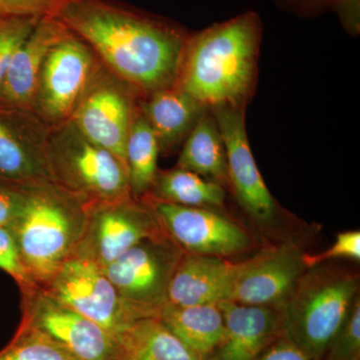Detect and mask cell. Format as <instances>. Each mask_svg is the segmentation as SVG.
Instances as JSON below:
<instances>
[{
  "instance_id": "1",
  "label": "cell",
  "mask_w": 360,
  "mask_h": 360,
  "mask_svg": "<svg viewBox=\"0 0 360 360\" xmlns=\"http://www.w3.org/2000/svg\"><path fill=\"white\" fill-rule=\"evenodd\" d=\"M56 18L139 97L176 82L189 35L174 23L116 0H73Z\"/></svg>"
},
{
  "instance_id": "2",
  "label": "cell",
  "mask_w": 360,
  "mask_h": 360,
  "mask_svg": "<svg viewBox=\"0 0 360 360\" xmlns=\"http://www.w3.org/2000/svg\"><path fill=\"white\" fill-rule=\"evenodd\" d=\"M260 37L255 11L189 35L175 86L205 108H243L255 82Z\"/></svg>"
},
{
  "instance_id": "3",
  "label": "cell",
  "mask_w": 360,
  "mask_h": 360,
  "mask_svg": "<svg viewBox=\"0 0 360 360\" xmlns=\"http://www.w3.org/2000/svg\"><path fill=\"white\" fill-rule=\"evenodd\" d=\"M20 186L22 207L11 231L30 278L44 288L75 255L86 226L89 202L51 179Z\"/></svg>"
},
{
  "instance_id": "4",
  "label": "cell",
  "mask_w": 360,
  "mask_h": 360,
  "mask_svg": "<svg viewBox=\"0 0 360 360\" xmlns=\"http://www.w3.org/2000/svg\"><path fill=\"white\" fill-rule=\"evenodd\" d=\"M357 296L356 274L331 265L307 269L284 305V333L310 359H323Z\"/></svg>"
},
{
  "instance_id": "5",
  "label": "cell",
  "mask_w": 360,
  "mask_h": 360,
  "mask_svg": "<svg viewBox=\"0 0 360 360\" xmlns=\"http://www.w3.org/2000/svg\"><path fill=\"white\" fill-rule=\"evenodd\" d=\"M45 160L49 179L87 202L131 195L125 163L70 120L49 127Z\"/></svg>"
},
{
  "instance_id": "6",
  "label": "cell",
  "mask_w": 360,
  "mask_h": 360,
  "mask_svg": "<svg viewBox=\"0 0 360 360\" xmlns=\"http://www.w3.org/2000/svg\"><path fill=\"white\" fill-rule=\"evenodd\" d=\"M184 251L167 234L144 239L103 267L118 295L137 319L158 317Z\"/></svg>"
},
{
  "instance_id": "7",
  "label": "cell",
  "mask_w": 360,
  "mask_h": 360,
  "mask_svg": "<svg viewBox=\"0 0 360 360\" xmlns=\"http://www.w3.org/2000/svg\"><path fill=\"white\" fill-rule=\"evenodd\" d=\"M99 65L91 47L68 32L45 58L32 112L49 127L68 122Z\"/></svg>"
},
{
  "instance_id": "8",
  "label": "cell",
  "mask_w": 360,
  "mask_h": 360,
  "mask_svg": "<svg viewBox=\"0 0 360 360\" xmlns=\"http://www.w3.org/2000/svg\"><path fill=\"white\" fill-rule=\"evenodd\" d=\"M165 234L149 206L132 195L89 202L86 226L73 257L104 267L144 239Z\"/></svg>"
},
{
  "instance_id": "9",
  "label": "cell",
  "mask_w": 360,
  "mask_h": 360,
  "mask_svg": "<svg viewBox=\"0 0 360 360\" xmlns=\"http://www.w3.org/2000/svg\"><path fill=\"white\" fill-rule=\"evenodd\" d=\"M21 292V322L37 328L78 360H117L120 342L96 322L41 286Z\"/></svg>"
},
{
  "instance_id": "10",
  "label": "cell",
  "mask_w": 360,
  "mask_h": 360,
  "mask_svg": "<svg viewBox=\"0 0 360 360\" xmlns=\"http://www.w3.org/2000/svg\"><path fill=\"white\" fill-rule=\"evenodd\" d=\"M141 200L155 213L165 233L184 252L229 258L252 248L250 232L214 208L174 205L148 195Z\"/></svg>"
},
{
  "instance_id": "11",
  "label": "cell",
  "mask_w": 360,
  "mask_h": 360,
  "mask_svg": "<svg viewBox=\"0 0 360 360\" xmlns=\"http://www.w3.org/2000/svg\"><path fill=\"white\" fill-rule=\"evenodd\" d=\"M137 97L129 84L101 63L70 122L90 141L125 163V146Z\"/></svg>"
},
{
  "instance_id": "12",
  "label": "cell",
  "mask_w": 360,
  "mask_h": 360,
  "mask_svg": "<svg viewBox=\"0 0 360 360\" xmlns=\"http://www.w3.org/2000/svg\"><path fill=\"white\" fill-rule=\"evenodd\" d=\"M44 288L117 340L139 321L122 302L103 267L84 258L66 260Z\"/></svg>"
},
{
  "instance_id": "13",
  "label": "cell",
  "mask_w": 360,
  "mask_h": 360,
  "mask_svg": "<svg viewBox=\"0 0 360 360\" xmlns=\"http://www.w3.org/2000/svg\"><path fill=\"white\" fill-rule=\"evenodd\" d=\"M212 110L226 153L229 184L239 205L260 229L276 231L281 219L278 205L251 153L243 108Z\"/></svg>"
},
{
  "instance_id": "14",
  "label": "cell",
  "mask_w": 360,
  "mask_h": 360,
  "mask_svg": "<svg viewBox=\"0 0 360 360\" xmlns=\"http://www.w3.org/2000/svg\"><path fill=\"white\" fill-rule=\"evenodd\" d=\"M304 255L291 239L245 259L227 302L283 310L307 270Z\"/></svg>"
},
{
  "instance_id": "15",
  "label": "cell",
  "mask_w": 360,
  "mask_h": 360,
  "mask_svg": "<svg viewBox=\"0 0 360 360\" xmlns=\"http://www.w3.org/2000/svg\"><path fill=\"white\" fill-rule=\"evenodd\" d=\"M49 127L32 111L0 104V179L11 184L49 179Z\"/></svg>"
},
{
  "instance_id": "16",
  "label": "cell",
  "mask_w": 360,
  "mask_h": 360,
  "mask_svg": "<svg viewBox=\"0 0 360 360\" xmlns=\"http://www.w3.org/2000/svg\"><path fill=\"white\" fill-rule=\"evenodd\" d=\"M225 333L217 347L203 360H255L283 333V310L219 302Z\"/></svg>"
},
{
  "instance_id": "17",
  "label": "cell",
  "mask_w": 360,
  "mask_h": 360,
  "mask_svg": "<svg viewBox=\"0 0 360 360\" xmlns=\"http://www.w3.org/2000/svg\"><path fill=\"white\" fill-rule=\"evenodd\" d=\"M243 265L229 258L184 252L170 281L167 304L189 307L229 300Z\"/></svg>"
},
{
  "instance_id": "18",
  "label": "cell",
  "mask_w": 360,
  "mask_h": 360,
  "mask_svg": "<svg viewBox=\"0 0 360 360\" xmlns=\"http://www.w3.org/2000/svg\"><path fill=\"white\" fill-rule=\"evenodd\" d=\"M70 32L56 18H41L18 47L0 89V104L32 111L39 73L47 53Z\"/></svg>"
},
{
  "instance_id": "19",
  "label": "cell",
  "mask_w": 360,
  "mask_h": 360,
  "mask_svg": "<svg viewBox=\"0 0 360 360\" xmlns=\"http://www.w3.org/2000/svg\"><path fill=\"white\" fill-rule=\"evenodd\" d=\"M136 105L155 132L160 153H168L186 141L207 110L175 85L137 97Z\"/></svg>"
},
{
  "instance_id": "20",
  "label": "cell",
  "mask_w": 360,
  "mask_h": 360,
  "mask_svg": "<svg viewBox=\"0 0 360 360\" xmlns=\"http://www.w3.org/2000/svg\"><path fill=\"white\" fill-rule=\"evenodd\" d=\"M158 319L202 360L224 336V316L219 303L189 307L167 304Z\"/></svg>"
},
{
  "instance_id": "21",
  "label": "cell",
  "mask_w": 360,
  "mask_h": 360,
  "mask_svg": "<svg viewBox=\"0 0 360 360\" xmlns=\"http://www.w3.org/2000/svg\"><path fill=\"white\" fill-rule=\"evenodd\" d=\"M118 342L117 360H202L158 317L135 321Z\"/></svg>"
},
{
  "instance_id": "22",
  "label": "cell",
  "mask_w": 360,
  "mask_h": 360,
  "mask_svg": "<svg viewBox=\"0 0 360 360\" xmlns=\"http://www.w3.org/2000/svg\"><path fill=\"white\" fill-rule=\"evenodd\" d=\"M177 167L224 186L229 184L226 153L214 116L203 113L187 135Z\"/></svg>"
},
{
  "instance_id": "23",
  "label": "cell",
  "mask_w": 360,
  "mask_h": 360,
  "mask_svg": "<svg viewBox=\"0 0 360 360\" xmlns=\"http://www.w3.org/2000/svg\"><path fill=\"white\" fill-rule=\"evenodd\" d=\"M146 195L174 205L193 207H224V186L200 175L177 167L158 170L150 191Z\"/></svg>"
},
{
  "instance_id": "24",
  "label": "cell",
  "mask_w": 360,
  "mask_h": 360,
  "mask_svg": "<svg viewBox=\"0 0 360 360\" xmlns=\"http://www.w3.org/2000/svg\"><path fill=\"white\" fill-rule=\"evenodd\" d=\"M160 153L155 132L135 104L125 146V165L130 193L134 198L141 200L150 191L160 170L158 167Z\"/></svg>"
},
{
  "instance_id": "25",
  "label": "cell",
  "mask_w": 360,
  "mask_h": 360,
  "mask_svg": "<svg viewBox=\"0 0 360 360\" xmlns=\"http://www.w3.org/2000/svg\"><path fill=\"white\" fill-rule=\"evenodd\" d=\"M0 360H78L37 328L20 321L13 340L0 350Z\"/></svg>"
},
{
  "instance_id": "26",
  "label": "cell",
  "mask_w": 360,
  "mask_h": 360,
  "mask_svg": "<svg viewBox=\"0 0 360 360\" xmlns=\"http://www.w3.org/2000/svg\"><path fill=\"white\" fill-rule=\"evenodd\" d=\"M39 18L0 14V89L14 53L27 39Z\"/></svg>"
},
{
  "instance_id": "27",
  "label": "cell",
  "mask_w": 360,
  "mask_h": 360,
  "mask_svg": "<svg viewBox=\"0 0 360 360\" xmlns=\"http://www.w3.org/2000/svg\"><path fill=\"white\" fill-rule=\"evenodd\" d=\"M322 360H360V300L355 298L347 319Z\"/></svg>"
},
{
  "instance_id": "28",
  "label": "cell",
  "mask_w": 360,
  "mask_h": 360,
  "mask_svg": "<svg viewBox=\"0 0 360 360\" xmlns=\"http://www.w3.org/2000/svg\"><path fill=\"white\" fill-rule=\"evenodd\" d=\"M0 269L11 276L20 291L37 285L26 270L11 229L0 227Z\"/></svg>"
},
{
  "instance_id": "29",
  "label": "cell",
  "mask_w": 360,
  "mask_h": 360,
  "mask_svg": "<svg viewBox=\"0 0 360 360\" xmlns=\"http://www.w3.org/2000/svg\"><path fill=\"white\" fill-rule=\"evenodd\" d=\"M335 259H350L354 262H359V231L340 232L336 236L333 245L323 252L317 253V255H307V253L304 255V262L307 269Z\"/></svg>"
},
{
  "instance_id": "30",
  "label": "cell",
  "mask_w": 360,
  "mask_h": 360,
  "mask_svg": "<svg viewBox=\"0 0 360 360\" xmlns=\"http://www.w3.org/2000/svg\"><path fill=\"white\" fill-rule=\"evenodd\" d=\"M73 0H0V14L33 18H56Z\"/></svg>"
},
{
  "instance_id": "31",
  "label": "cell",
  "mask_w": 360,
  "mask_h": 360,
  "mask_svg": "<svg viewBox=\"0 0 360 360\" xmlns=\"http://www.w3.org/2000/svg\"><path fill=\"white\" fill-rule=\"evenodd\" d=\"M23 193L18 184L0 186V227L11 229L22 207Z\"/></svg>"
},
{
  "instance_id": "32",
  "label": "cell",
  "mask_w": 360,
  "mask_h": 360,
  "mask_svg": "<svg viewBox=\"0 0 360 360\" xmlns=\"http://www.w3.org/2000/svg\"><path fill=\"white\" fill-rule=\"evenodd\" d=\"M255 360H311L292 340L281 333Z\"/></svg>"
},
{
  "instance_id": "33",
  "label": "cell",
  "mask_w": 360,
  "mask_h": 360,
  "mask_svg": "<svg viewBox=\"0 0 360 360\" xmlns=\"http://www.w3.org/2000/svg\"><path fill=\"white\" fill-rule=\"evenodd\" d=\"M329 9L340 16L343 27L352 34H357L360 28V0H328Z\"/></svg>"
},
{
  "instance_id": "34",
  "label": "cell",
  "mask_w": 360,
  "mask_h": 360,
  "mask_svg": "<svg viewBox=\"0 0 360 360\" xmlns=\"http://www.w3.org/2000/svg\"><path fill=\"white\" fill-rule=\"evenodd\" d=\"M276 1L300 15H314L329 9L328 0H276Z\"/></svg>"
},
{
  "instance_id": "35",
  "label": "cell",
  "mask_w": 360,
  "mask_h": 360,
  "mask_svg": "<svg viewBox=\"0 0 360 360\" xmlns=\"http://www.w3.org/2000/svg\"><path fill=\"white\" fill-rule=\"evenodd\" d=\"M8 184V182L4 181V180H2V179H0V186H1V184Z\"/></svg>"
}]
</instances>
